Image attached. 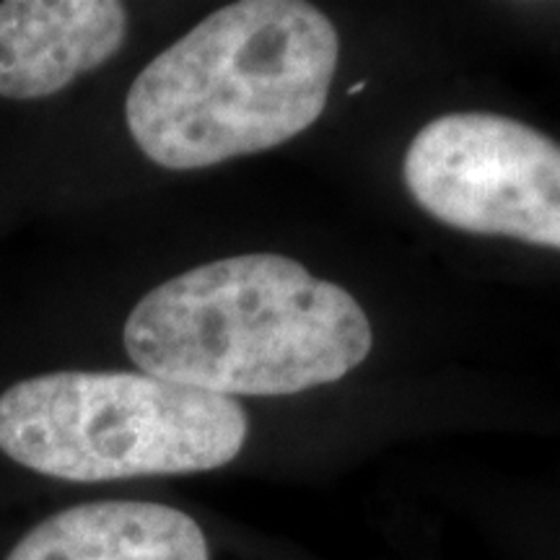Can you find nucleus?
<instances>
[{"instance_id":"f257e3e1","label":"nucleus","mask_w":560,"mask_h":560,"mask_svg":"<svg viewBox=\"0 0 560 560\" xmlns=\"http://www.w3.org/2000/svg\"><path fill=\"white\" fill-rule=\"evenodd\" d=\"M122 342L143 374L234 400L338 382L369 359L374 330L342 285L291 257L240 255L145 293Z\"/></svg>"},{"instance_id":"f03ea898","label":"nucleus","mask_w":560,"mask_h":560,"mask_svg":"<svg viewBox=\"0 0 560 560\" xmlns=\"http://www.w3.org/2000/svg\"><path fill=\"white\" fill-rule=\"evenodd\" d=\"M338 60V30L317 5L240 0L143 68L125 100V120L153 164L206 170L312 128Z\"/></svg>"},{"instance_id":"7ed1b4c3","label":"nucleus","mask_w":560,"mask_h":560,"mask_svg":"<svg viewBox=\"0 0 560 560\" xmlns=\"http://www.w3.org/2000/svg\"><path fill=\"white\" fill-rule=\"evenodd\" d=\"M247 433L236 400L143 371H55L0 395V452L70 482L219 470Z\"/></svg>"},{"instance_id":"20e7f679","label":"nucleus","mask_w":560,"mask_h":560,"mask_svg":"<svg viewBox=\"0 0 560 560\" xmlns=\"http://www.w3.org/2000/svg\"><path fill=\"white\" fill-rule=\"evenodd\" d=\"M402 177L446 226L560 249V145L529 125L490 112L436 117L408 145Z\"/></svg>"},{"instance_id":"39448f33","label":"nucleus","mask_w":560,"mask_h":560,"mask_svg":"<svg viewBox=\"0 0 560 560\" xmlns=\"http://www.w3.org/2000/svg\"><path fill=\"white\" fill-rule=\"evenodd\" d=\"M128 11L115 0L0 3V96L45 100L122 47Z\"/></svg>"},{"instance_id":"423d86ee","label":"nucleus","mask_w":560,"mask_h":560,"mask_svg":"<svg viewBox=\"0 0 560 560\" xmlns=\"http://www.w3.org/2000/svg\"><path fill=\"white\" fill-rule=\"evenodd\" d=\"M5 560H210L200 524L149 501L83 503L47 516Z\"/></svg>"}]
</instances>
